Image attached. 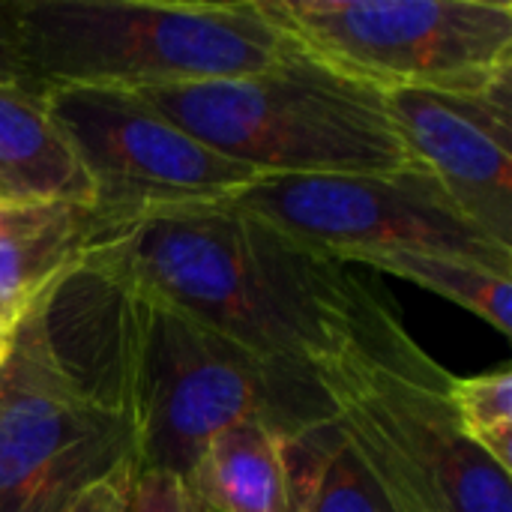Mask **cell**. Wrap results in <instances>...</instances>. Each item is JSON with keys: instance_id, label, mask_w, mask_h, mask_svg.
I'll use <instances>...</instances> for the list:
<instances>
[{"instance_id": "12", "label": "cell", "mask_w": 512, "mask_h": 512, "mask_svg": "<svg viewBox=\"0 0 512 512\" xmlns=\"http://www.w3.org/2000/svg\"><path fill=\"white\" fill-rule=\"evenodd\" d=\"M0 201L93 207L90 177L48 111L45 93L0 84Z\"/></svg>"}, {"instance_id": "20", "label": "cell", "mask_w": 512, "mask_h": 512, "mask_svg": "<svg viewBox=\"0 0 512 512\" xmlns=\"http://www.w3.org/2000/svg\"><path fill=\"white\" fill-rule=\"evenodd\" d=\"M15 327H18V324H12L9 318H3V315H0V366H3V363H6V357H9Z\"/></svg>"}, {"instance_id": "17", "label": "cell", "mask_w": 512, "mask_h": 512, "mask_svg": "<svg viewBox=\"0 0 512 512\" xmlns=\"http://www.w3.org/2000/svg\"><path fill=\"white\" fill-rule=\"evenodd\" d=\"M126 512H204L183 477L168 471H135Z\"/></svg>"}, {"instance_id": "13", "label": "cell", "mask_w": 512, "mask_h": 512, "mask_svg": "<svg viewBox=\"0 0 512 512\" xmlns=\"http://www.w3.org/2000/svg\"><path fill=\"white\" fill-rule=\"evenodd\" d=\"M282 441L264 423L219 432L183 477L204 512H288L291 489Z\"/></svg>"}, {"instance_id": "7", "label": "cell", "mask_w": 512, "mask_h": 512, "mask_svg": "<svg viewBox=\"0 0 512 512\" xmlns=\"http://www.w3.org/2000/svg\"><path fill=\"white\" fill-rule=\"evenodd\" d=\"M123 468H135L126 423L60 363L30 309L0 366V512H69Z\"/></svg>"}, {"instance_id": "14", "label": "cell", "mask_w": 512, "mask_h": 512, "mask_svg": "<svg viewBox=\"0 0 512 512\" xmlns=\"http://www.w3.org/2000/svg\"><path fill=\"white\" fill-rule=\"evenodd\" d=\"M288 512H399L336 420L282 441Z\"/></svg>"}, {"instance_id": "8", "label": "cell", "mask_w": 512, "mask_h": 512, "mask_svg": "<svg viewBox=\"0 0 512 512\" xmlns=\"http://www.w3.org/2000/svg\"><path fill=\"white\" fill-rule=\"evenodd\" d=\"M45 102L93 186V213L105 228L144 216L225 204L258 171L231 162L183 132L144 96L99 87H54Z\"/></svg>"}, {"instance_id": "4", "label": "cell", "mask_w": 512, "mask_h": 512, "mask_svg": "<svg viewBox=\"0 0 512 512\" xmlns=\"http://www.w3.org/2000/svg\"><path fill=\"white\" fill-rule=\"evenodd\" d=\"M336 423L399 512H512V474L459 429L450 381L402 315L318 372Z\"/></svg>"}, {"instance_id": "9", "label": "cell", "mask_w": 512, "mask_h": 512, "mask_svg": "<svg viewBox=\"0 0 512 512\" xmlns=\"http://www.w3.org/2000/svg\"><path fill=\"white\" fill-rule=\"evenodd\" d=\"M225 204L333 261L372 249H429L512 273V249L480 231L423 168L261 177Z\"/></svg>"}, {"instance_id": "16", "label": "cell", "mask_w": 512, "mask_h": 512, "mask_svg": "<svg viewBox=\"0 0 512 512\" xmlns=\"http://www.w3.org/2000/svg\"><path fill=\"white\" fill-rule=\"evenodd\" d=\"M450 402L462 435L489 456L498 468L512 474V369L450 381Z\"/></svg>"}, {"instance_id": "15", "label": "cell", "mask_w": 512, "mask_h": 512, "mask_svg": "<svg viewBox=\"0 0 512 512\" xmlns=\"http://www.w3.org/2000/svg\"><path fill=\"white\" fill-rule=\"evenodd\" d=\"M339 264L369 267L375 273L414 282L417 288H426L462 306L465 312L483 318L501 336L512 333V273H501L480 261L429 249H372L354 252Z\"/></svg>"}, {"instance_id": "1", "label": "cell", "mask_w": 512, "mask_h": 512, "mask_svg": "<svg viewBox=\"0 0 512 512\" xmlns=\"http://www.w3.org/2000/svg\"><path fill=\"white\" fill-rule=\"evenodd\" d=\"M33 315L60 363L126 423L135 471L186 477L201 450L237 423L297 438L336 420L312 369L228 339L93 255Z\"/></svg>"}, {"instance_id": "19", "label": "cell", "mask_w": 512, "mask_h": 512, "mask_svg": "<svg viewBox=\"0 0 512 512\" xmlns=\"http://www.w3.org/2000/svg\"><path fill=\"white\" fill-rule=\"evenodd\" d=\"M0 84H15V87L33 90L24 60H21L18 30L12 21V0H0Z\"/></svg>"}, {"instance_id": "6", "label": "cell", "mask_w": 512, "mask_h": 512, "mask_svg": "<svg viewBox=\"0 0 512 512\" xmlns=\"http://www.w3.org/2000/svg\"><path fill=\"white\" fill-rule=\"evenodd\" d=\"M315 63L378 93L512 81L510 0H258Z\"/></svg>"}, {"instance_id": "10", "label": "cell", "mask_w": 512, "mask_h": 512, "mask_svg": "<svg viewBox=\"0 0 512 512\" xmlns=\"http://www.w3.org/2000/svg\"><path fill=\"white\" fill-rule=\"evenodd\" d=\"M384 102L411 162L512 249V81L477 93L396 90Z\"/></svg>"}, {"instance_id": "11", "label": "cell", "mask_w": 512, "mask_h": 512, "mask_svg": "<svg viewBox=\"0 0 512 512\" xmlns=\"http://www.w3.org/2000/svg\"><path fill=\"white\" fill-rule=\"evenodd\" d=\"M99 231L81 204L0 201V315L18 324L84 261Z\"/></svg>"}, {"instance_id": "18", "label": "cell", "mask_w": 512, "mask_h": 512, "mask_svg": "<svg viewBox=\"0 0 512 512\" xmlns=\"http://www.w3.org/2000/svg\"><path fill=\"white\" fill-rule=\"evenodd\" d=\"M135 468H123L99 483H93L90 489H84L69 512H126V498H129V483H132Z\"/></svg>"}, {"instance_id": "2", "label": "cell", "mask_w": 512, "mask_h": 512, "mask_svg": "<svg viewBox=\"0 0 512 512\" xmlns=\"http://www.w3.org/2000/svg\"><path fill=\"white\" fill-rule=\"evenodd\" d=\"M87 255L228 339L315 375L399 315L348 264L231 204L105 228Z\"/></svg>"}, {"instance_id": "3", "label": "cell", "mask_w": 512, "mask_h": 512, "mask_svg": "<svg viewBox=\"0 0 512 512\" xmlns=\"http://www.w3.org/2000/svg\"><path fill=\"white\" fill-rule=\"evenodd\" d=\"M33 90H156L264 72L300 48L258 0H12Z\"/></svg>"}, {"instance_id": "5", "label": "cell", "mask_w": 512, "mask_h": 512, "mask_svg": "<svg viewBox=\"0 0 512 512\" xmlns=\"http://www.w3.org/2000/svg\"><path fill=\"white\" fill-rule=\"evenodd\" d=\"M183 132L261 177L393 174L417 168L384 93L303 51L228 81L141 90Z\"/></svg>"}]
</instances>
